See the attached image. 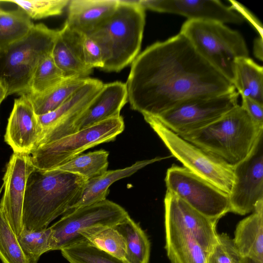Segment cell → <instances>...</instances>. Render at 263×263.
I'll return each mask as SVG.
<instances>
[{
  "mask_svg": "<svg viewBox=\"0 0 263 263\" xmlns=\"http://www.w3.org/2000/svg\"><path fill=\"white\" fill-rule=\"evenodd\" d=\"M125 84L130 108L155 117L189 100L235 90L180 32L139 54Z\"/></svg>",
  "mask_w": 263,
  "mask_h": 263,
  "instance_id": "cell-1",
  "label": "cell"
},
{
  "mask_svg": "<svg viewBox=\"0 0 263 263\" xmlns=\"http://www.w3.org/2000/svg\"><path fill=\"white\" fill-rule=\"evenodd\" d=\"M87 179L59 169L39 170L27 180L23 206V229L38 231L70 211L80 198Z\"/></svg>",
  "mask_w": 263,
  "mask_h": 263,
  "instance_id": "cell-2",
  "label": "cell"
},
{
  "mask_svg": "<svg viewBox=\"0 0 263 263\" xmlns=\"http://www.w3.org/2000/svg\"><path fill=\"white\" fill-rule=\"evenodd\" d=\"M145 10L137 1L119 0L112 15L90 35L101 48L103 67L119 72L132 64L141 49Z\"/></svg>",
  "mask_w": 263,
  "mask_h": 263,
  "instance_id": "cell-3",
  "label": "cell"
},
{
  "mask_svg": "<svg viewBox=\"0 0 263 263\" xmlns=\"http://www.w3.org/2000/svg\"><path fill=\"white\" fill-rule=\"evenodd\" d=\"M262 133L263 127L238 104L209 125L180 137L234 166L249 155Z\"/></svg>",
  "mask_w": 263,
  "mask_h": 263,
  "instance_id": "cell-4",
  "label": "cell"
},
{
  "mask_svg": "<svg viewBox=\"0 0 263 263\" xmlns=\"http://www.w3.org/2000/svg\"><path fill=\"white\" fill-rule=\"evenodd\" d=\"M58 32L42 23L34 25L26 36L0 51V81L7 97L28 92L38 65L51 54Z\"/></svg>",
  "mask_w": 263,
  "mask_h": 263,
  "instance_id": "cell-5",
  "label": "cell"
},
{
  "mask_svg": "<svg viewBox=\"0 0 263 263\" xmlns=\"http://www.w3.org/2000/svg\"><path fill=\"white\" fill-rule=\"evenodd\" d=\"M180 33L207 62L231 82L235 60L249 57L248 49L241 34L224 24L187 20Z\"/></svg>",
  "mask_w": 263,
  "mask_h": 263,
  "instance_id": "cell-6",
  "label": "cell"
},
{
  "mask_svg": "<svg viewBox=\"0 0 263 263\" xmlns=\"http://www.w3.org/2000/svg\"><path fill=\"white\" fill-rule=\"evenodd\" d=\"M125 127L122 116L110 118L53 141L40 144L31 152L35 169L58 168L85 150L114 141Z\"/></svg>",
  "mask_w": 263,
  "mask_h": 263,
  "instance_id": "cell-7",
  "label": "cell"
},
{
  "mask_svg": "<svg viewBox=\"0 0 263 263\" xmlns=\"http://www.w3.org/2000/svg\"><path fill=\"white\" fill-rule=\"evenodd\" d=\"M143 116L172 156L194 174L230 194L234 180L233 166L183 139L165 127L156 117L146 115Z\"/></svg>",
  "mask_w": 263,
  "mask_h": 263,
  "instance_id": "cell-8",
  "label": "cell"
},
{
  "mask_svg": "<svg viewBox=\"0 0 263 263\" xmlns=\"http://www.w3.org/2000/svg\"><path fill=\"white\" fill-rule=\"evenodd\" d=\"M165 182L167 191L211 219L218 221L230 212L229 194L184 166L168 168Z\"/></svg>",
  "mask_w": 263,
  "mask_h": 263,
  "instance_id": "cell-9",
  "label": "cell"
},
{
  "mask_svg": "<svg viewBox=\"0 0 263 263\" xmlns=\"http://www.w3.org/2000/svg\"><path fill=\"white\" fill-rule=\"evenodd\" d=\"M50 227L51 230V251L62 248L83 239L80 233L99 227H115L127 216L119 204L104 200L69 211Z\"/></svg>",
  "mask_w": 263,
  "mask_h": 263,
  "instance_id": "cell-10",
  "label": "cell"
},
{
  "mask_svg": "<svg viewBox=\"0 0 263 263\" xmlns=\"http://www.w3.org/2000/svg\"><path fill=\"white\" fill-rule=\"evenodd\" d=\"M239 95L234 90L221 95L192 99L154 117L180 136L200 129L226 115L238 105Z\"/></svg>",
  "mask_w": 263,
  "mask_h": 263,
  "instance_id": "cell-11",
  "label": "cell"
},
{
  "mask_svg": "<svg viewBox=\"0 0 263 263\" xmlns=\"http://www.w3.org/2000/svg\"><path fill=\"white\" fill-rule=\"evenodd\" d=\"M234 180L229 196L230 212L252 213L263 201V133L249 155L233 166Z\"/></svg>",
  "mask_w": 263,
  "mask_h": 263,
  "instance_id": "cell-12",
  "label": "cell"
},
{
  "mask_svg": "<svg viewBox=\"0 0 263 263\" xmlns=\"http://www.w3.org/2000/svg\"><path fill=\"white\" fill-rule=\"evenodd\" d=\"M103 84L99 80L88 78L83 86L57 109L37 115L43 131V137L37 145L73 133L76 122L101 90Z\"/></svg>",
  "mask_w": 263,
  "mask_h": 263,
  "instance_id": "cell-13",
  "label": "cell"
},
{
  "mask_svg": "<svg viewBox=\"0 0 263 263\" xmlns=\"http://www.w3.org/2000/svg\"><path fill=\"white\" fill-rule=\"evenodd\" d=\"M164 203L165 228L192 237L209 258L217 243L216 227L218 221L206 217L167 191Z\"/></svg>",
  "mask_w": 263,
  "mask_h": 263,
  "instance_id": "cell-14",
  "label": "cell"
},
{
  "mask_svg": "<svg viewBox=\"0 0 263 263\" xmlns=\"http://www.w3.org/2000/svg\"><path fill=\"white\" fill-rule=\"evenodd\" d=\"M30 155L13 153L3 177L0 211L17 236L23 229V206L27 180L34 171Z\"/></svg>",
  "mask_w": 263,
  "mask_h": 263,
  "instance_id": "cell-15",
  "label": "cell"
},
{
  "mask_svg": "<svg viewBox=\"0 0 263 263\" xmlns=\"http://www.w3.org/2000/svg\"><path fill=\"white\" fill-rule=\"evenodd\" d=\"M144 10L181 15L187 20L240 24L245 17L232 7L217 0H139Z\"/></svg>",
  "mask_w": 263,
  "mask_h": 263,
  "instance_id": "cell-16",
  "label": "cell"
},
{
  "mask_svg": "<svg viewBox=\"0 0 263 263\" xmlns=\"http://www.w3.org/2000/svg\"><path fill=\"white\" fill-rule=\"evenodd\" d=\"M43 134L30 102L25 95L14 100L8 119L4 135L5 142L13 153L30 155Z\"/></svg>",
  "mask_w": 263,
  "mask_h": 263,
  "instance_id": "cell-17",
  "label": "cell"
},
{
  "mask_svg": "<svg viewBox=\"0 0 263 263\" xmlns=\"http://www.w3.org/2000/svg\"><path fill=\"white\" fill-rule=\"evenodd\" d=\"M84 35L71 28L66 22L58 30L51 57L65 78H87L92 72L84 60Z\"/></svg>",
  "mask_w": 263,
  "mask_h": 263,
  "instance_id": "cell-18",
  "label": "cell"
},
{
  "mask_svg": "<svg viewBox=\"0 0 263 263\" xmlns=\"http://www.w3.org/2000/svg\"><path fill=\"white\" fill-rule=\"evenodd\" d=\"M127 101L125 83L115 81L104 84L101 90L76 122L74 133L120 116L121 109Z\"/></svg>",
  "mask_w": 263,
  "mask_h": 263,
  "instance_id": "cell-19",
  "label": "cell"
},
{
  "mask_svg": "<svg viewBox=\"0 0 263 263\" xmlns=\"http://www.w3.org/2000/svg\"><path fill=\"white\" fill-rule=\"evenodd\" d=\"M119 0H72L65 22L72 29L90 35L114 12Z\"/></svg>",
  "mask_w": 263,
  "mask_h": 263,
  "instance_id": "cell-20",
  "label": "cell"
},
{
  "mask_svg": "<svg viewBox=\"0 0 263 263\" xmlns=\"http://www.w3.org/2000/svg\"><path fill=\"white\" fill-rule=\"evenodd\" d=\"M171 157L172 156L166 157H157L151 159L138 161L130 166L106 171L100 176L87 180L80 198L71 210L105 200L109 194V187L115 182L132 175L150 164Z\"/></svg>",
  "mask_w": 263,
  "mask_h": 263,
  "instance_id": "cell-21",
  "label": "cell"
},
{
  "mask_svg": "<svg viewBox=\"0 0 263 263\" xmlns=\"http://www.w3.org/2000/svg\"><path fill=\"white\" fill-rule=\"evenodd\" d=\"M233 240L242 257L263 262V201L238 223Z\"/></svg>",
  "mask_w": 263,
  "mask_h": 263,
  "instance_id": "cell-22",
  "label": "cell"
},
{
  "mask_svg": "<svg viewBox=\"0 0 263 263\" xmlns=\"http://www.w3.org/2000/svg\"><path fill=\"white\" fill-rule=\"evenodd\" d=\"M232 83L241 97L263 104V68L252 59L248 57L235 60Z\"/></svg>",
  "mask_w": 263,
  "mask_h": 263,
  "instance_id": "cell-23",
  "label": "cell"
},
{
  "mask_svg": "<svg viewBox=\"0 0 263 263\" xmlns=\"http://www.w3.org/2000/svg\"><path fill=\"white\" fill-rule=\"evenodd\" d=\"M87 78H66L59 84L37 95L25 93L36 115H42L57 109L83 86Z\"/></svg>",
  "mask_w": 263,
  "mask_h": 263,
  "instance_id": "cell-24",
  "label": "cell"
},
{
  "mask_svg": "<svg viewBox=\"0 0 263 263\" xmlns=\"http://www.w3.org/2000/svg\"><path fill=\"white\" fill-rule=\"evenodd\" d=\"M165 229V248L171 263H210L204 251L192 237Z\"/></svg>",
  "mask_w": 263,
  "mask_h": 263,
  "instance_id": "cell-25",
  "label": "cell"
},
{
  "mask_svg": "<svg viewBox=\"0 0 263 263\" xmlns=\"http://www.w3.org/2000/svg\"><path fill=\"white\" fill-rule=\"evenodd\" d=\"M123 237L126 248V263H148L151 245L140 226L128 215L115 227Z\"/></svg>",
  "mask_w": 263,
  "mask_h": 263,
  "instance_id": "cell-26",
  "label": "cell"
},
{
  "mask_svg": "<svg viewBox=\"0 0 263 263\" xmlns=\"http://www.w3.org/2000/svg\"><path fill=\"white\" fill-rule=\"evenodd\" d=\"M34 24L20 8L4 10L0 8V51L26 36Z\"/></svg>",
  "mask_w": 263,
  "mask_h": 263,
  "instance_id": "cell-27",
  "label": "cell"
},
{
  "mask_svg": "<svg viewBox=\"0 0 263 263\" xmlns=\"http://www.w3.org/2000/svg\"><path fill=\"white\" fill-rule=\"evenodd\" d=\"M109 152L100 149L80 154L56 169L76 174L89 180L105 172Z\"/></svg>",
  "mask_w": 263,
  "mask_h": 263,
  "instance_id": "cell-28",
  "label": "cell"
},
{
  "mask_svg": "<svg viewBox=\"0 0 263 263\" xmlns=\"http://www.w3.org/2000/svg\"><path fill=\"white\" fill-rule=\"evenodd\" d=\"M80 235L93 247L125 261V240L115 227L94 228L82 232Z\"/></svg>",
  "mask_w": 263,
  "mask_h": 263,
  "instance_id": "cell-29",
  "label": "cell"
},
{
  "mask_svg": "<svg viewBox=\"0 0 263 263\" xmlns=\"http://www.w3.org/2000/svg\"><path fill=\"white\" fill-rule=\"evenodd\" d=\"M60 251L69 263H126L93 247L84 238L67 245Z\"/></svg>",
  "mask_w": 263,
  "mask_h": 263,
  "instance_id": "cell-30",
  "label": "cell"
},
{
  "mask_svg": "<svg viewBox=\"0 0 263 263\" xmlns=\"http://www.w3.org/2000/svg\"><path fill=\"white\" fill-rule=\"evenodd\" d=\"M65 78L62 71L55 64L51 54L38 65L31 79L27 93L33 95L42 93Z\"/></svg>",
  "mask_w": 263,
  "mask_h": 263,
  "instance_id": "cell-31",
  "label": "cell"
},
{
  "mask_svg": "<svg viewBox=\"0 0 263 263\" xmlns=\"http://www.w3.org/2000/svg\"><path fill=\"white\" fill-rule=\"evenodd\" d=\"M17 238L30 263H37L44 253L51 251L50 227L38 231H29L23 229Z\"/></svg>",
  "mask_w": 263,
  "mask_h": 263,
  "instance_id": "cell-32",
  "label": "cell"
},
{
  "mask_svg": "<svg viewBox=\"0 0 263 263\" xmlns=\"http://www.w3.org/2000/svg\"><path fill=\"white\" fill-rule=\"evenodd\" d=\"M0 259L2 263H30L17 236L0 211Z\"/></svg>",
  "mask_w": 263,
  "mask_h": 263,
  "instance_id": "cell-33",
  "label": "cell"
},
{
  "mask_svg": "<svg viewBox=\"0 0 263 263\" xmlns=\"http://www.w3.org/2000/svg\"><path fill=\"white\" fill-rule=\"evenodd\" d=\"M24 10L31 19L39 20L61 15L68 5V0H8Z\"/></svg>",
  "mask_w": 263,
  "mask_h": 263,
  "instance_id": "cell-34",
  "label": "cell"
},
{
  "mask_svg": "<svg viewBox=\"0 0 263 263\" xmlns=\"http://www.w3.org/2000/svg\"><path fill=\"white\" fill-rule=\"evenodd\" d=\"M241 257L233 239L227 233H218L217 243L209 256V262L240 263Z\"/></svg>",
  "mask_w": 263,
  "mask_h": 263,
  "instance_id": "cell-35",
  "label": "cell"
},
{
  "mask_svg": "<svg viewBox=\"0 0 263 263\" xmlns=\"http://www.w3.org/2000/svg\"><path fill=\"white\" fill-rule=\"evenodd\" d=\"M83 53L86 65L90 69L103 67V59L100 47L90 35H84Z\"/></svg>",
  "mask_w": 263,
  "mask_h": 263,
  "instance_id": "cell-36",
  "label": "cell"
},
{
  "mask_svg": "<svg viewBox=\"0 0 263 263\" xmlns=\"http://www.w3.org/2000/svg\"><path fill=\"white\" fill-rule=\"evenodd\" d=\"M240 106L246 111L253 122L263 127V104L249 98L241 97Z\"/></svg>",
  "mask_w": 263,
  "mask_h": 263,
  "instance_id": "cell-37",
  "label": "cell"
},
{
  "mask_svg": "<svg viewBox=\"0 0 263 263\" xmlns=\"http://www.w3.org/2000/svg\"><path fill=\"white\" fill-rule=\"evenodd\" d=\"M254 54L255 57L262 60V37L260 36L255 39L254 42Z\"/></svg>",
  "mask_w": 263,
  "mask_h": 263,
  "instance_id": "cell-38",
  "label": "cell"
},
{
  "mask_svg": "<svg viewBox=\"0 0 263 263\" xmlns=\"http://www.w3.org/2000/svg\"><path fill=\"white\" fill-rule=\"evenodd\" d=\"M6 97H7L6 89L2 83L0 81V105Z\"/></svg>",
  "mask_w": 263,
  "mask_h": 263,
  "instance_id": "cell-39",
  "label": "cell"
},
{
  "mask_svg": "<svg viewBox=\"0 0 263 263\" xmlns=\"http://www.w3.org/2000/svg\"><path fill=\"white\" fill-rule=\"evenodd\" d=\"M240 263H263V262L248 257H242Z\"/></svg>",
  "mask_w": 263,
  "mask_h": 263,
  "instance_id": "cell-40",
  "label": "cell"
},
{
  "mask_svg": "<svg viewBox=\"0 0 263 263\" xmlns=\"http://www.w3.org/2000/svg\"><path fill=\"white\" fill-rule=\"evenodd\" d=\"M3 189H4V187L2 185V186L0 187V196L3 192Z\"/></svg>",
  "mask_w": 263,
  "mask_h": 263,
  "instance_id": "cell-41",
  "label": "cell"
}]
</instances>
